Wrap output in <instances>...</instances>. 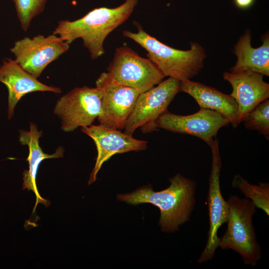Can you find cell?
Returning a JSON list of instances; mask_svg holds the SVG:
<instances>
[{"mask_svg": "<svg viewBox=\"0 0 269 269\" xmlns=\"http://www.w3.org/2000/svg\"><path fill=\"white\" fill-rule=\"evenodd\" d=\"M223 77L232 87L230 95L238 105L241 122L252 109L269 98V84L264 81L261 73L250 71L224 72Z\"/></svg>", "mask_w": 269, "mask_h": 269, "instance_id": "13", "label": "cell"}, {"mask_svg": "<svg viewBox=\"0 0 269 269\" xmlns=\"http://www.w3.org/2000/svg\"><path fill=\"white\" fill-rule=\"evenodd\" d=\"M137 31L128 30L123 32L129 38L143 48L146 56L164 77L183 81L197 75L204 67L207 55L204 47L197 42H190V48L182 50L171 47L148 34L141 25L134 21Z\"/></svg>", "mask_w": 269, "mask_h": 269, "instance_id": "3", "label": "cell"}, {"mask_svg": "<svg viewBox=\"0 0 269 269\" xmlns=\"http://www.w3.org/2000/svg\"><path fill=\"white\" fill-rule=\"evenodd\" d=\"M70 44L54 34L25 37L15 41L10 49L14 59L24 70L38 78L52 62L67 52Z\"/></svg>", "mask_w": 269, "mask_h": 269, "instance_id": "8", "label": "cell"}, {"mask_svg": "<svg viewBox=\"0 0 269 269\" xmlns=\"http://www.w3.org/2000/svg\"><path fill=\"white\" fill-rule=\"evenodd\" d=\"M21 27L26 31L32 19L44 9L47 0H12Z\"/></svg>", "mask_w": 269, "mask_h": 269, "instance_id": "20", "label": "cell"}, {"mask_svg": "<svg viewBox=\"0 0 269 269\" xmlns=\"http://www.w3.org/2000/svg\"><path fill=\"white\" fill-rule=\"evenodd\" d=\"M138 0H125L114 8H96L80 18L58 22L53 34L70 44L78 38L83 40L92 59L105 54L104 42L107 36L131 15Z\"/></svg>", "mask_w": 269, "mask_h": 269, "instance_id": "2", "label": "cell"}, {"mask_svg": "<svg viewBox=\"0 0 269 269\" xmlns=\"http://www.w3.org/2000/svg\"><path fill=\"white\" fill-rule=\"evenodd\" d=\"M0 82L5 85L8 92V119L13 116L17 103L26 94L37 91L61 92L58 87L48 86L39 81L11 58H5L0 67Z\"/></svg>", "mask_w": 269, "mask_h": 269, "instance_id": "14", "label": "cell"}, {"mask_svg": "<svg viewBox=\"0 0 269 269\" xmlns=\"http://www.w3.org/2000/svg\"><path fill=\"white\" fill-rule=\"evenodd\" d=\"M102 92L100 88L76 87L56 102L53 113L61 120V129L71 132L79 127L92 125L100 115Z\"/></svg>", "mask_w": 269, "mask_h": 269, "instance_id": "7", "label": "cell"}, {"mask_svg": "<svg viewBox=\"0 0 269 269\" xmlns=\"http://www.w3.org/2000/svg\"><path fill=\"white\" fill-rule=\"evenodd\" d=\"M227 202V228L220 238L219 247L234 250L245 264L255 266L262 256L252 223L257 207L251 200L236 195H231Z\"/></svg>", "mask_w": 269, "mask_h": 269, "instance_id": "4", "label": "cell"}, {"mask_svg": "<svg viewBox=\"0 0 269 269\" xmlns=\"http://www.w3.org/2000/svg\"><path fill=\"white\" fill-rule=\"evenodd\" d=\"M180 85L179 80L169 77L140 94L127 121L124 133L133 135L138 128L143 133L156 130V121L167 111L168 106L174 97L181 92Z\"/></svg>", "mask_w": 269, "mask_h": 269, "instance_id": "6", "label": "cell"}, {"mask_svg": "<svg viewBox=\"0 0 269 269\" xmlns=\"http://www.w3.org/2000/svg\"><path fill=\"white\" fill-rule=\"evenodd\" d=\"M81 131L94 140L97 150L96 163L91 173L88 184L95 181L102 165L113 155L133 151L144 150L147 146L146 141L135 138L133 135L122 133L119 130L100 124L81 127Z\"/></svg>", "mask_w": 269, "mask_h": 269, "instance_id": "11", "label": "cell"}, {"mask_svg": "<svg viewBox=\"0 0 269 269\" xmlns=\"http://www.w3.org/2000/svg\"><path fill=\"white\" fill-rule=\"evenodd\" d=\"M246 128L259 131L269 138V100L267 99L252 109L243 119Z\"/></svg>", "mask_w": 269, "mask_h": 269, "instance_id": "19", "label": "cell"}, {"mask_svg": "<svg viewBox=\"0 0 269 269\" xmlns=\"http://www.w3.org/2000/svg\"><path fill=\"white\" fill-rule=\"evenodd\" d=\"M96 87L102 92L100 124L112 129L125 128L140 94L135 89L97 79Z\"/></svg>", "mask_w": 269, "mask_h": 269, "instance_id": "12", "label": "cell"}, {"mask_svg": "<svg viewBox=\"0 0 269 269\" xmlns=\"http://www.w3.org/2000/svg\"><path fill=\"white\" fill-rule=\"evenodd\" d=\"M209 146L212 153V167L209 179L207 196L209 229L206 246L197 260L199 264L211 260L214 257L220 240V238L218 236V230L223 224L227 222L229 212L227 201L224 200L220 189L221 161L219 143L216 138Z\"/></svg>", "mask_w": 269, "mask_h": 269, "instance_id": "9", "label": "cell"}, {"mask_svg": "<svg viewBox=\"0 0 269 269\" xmlns=\"http://www.w3.org/2000/svg\"><path fill=\"white\" fill-rule=\"evenodd\" d=\"M229 123V120L219 113L201 108L197 112L186 116L166 111L155 122L157 129L193 135L209 145L216 138L219 130Z\"/></svg>", "mask_w": 269, "mask_h": 269, "instance_id": "10", "label": "cell"}, {"mask_svg": "<svg viewBox=\"0 0 269 269\" xmlns=\"http://www.w3.org/2000/svg\"><path fill=\"white\" fill-rule=\"evenodd\" d=\"M263 43L258 48L251 45V34L247 30L239 38L233 52L237 57L231 72L250 71L269 76V36L266 34L262 38Z\"/></svg>", "mask_w": 269, "mask_h": 269, "instance_id": "17", "label": "cell"}, {"mask_svg": "<svg viewBox=\"0 0 269 269\" xmlns=\"http://www.w3.org/2000/svg\"><path fill=\"white\" fill-rule=\"evenodd\" d=\"M164 77L150 59L125 45L116 49L107 72L102 73L98 79L131 87L141 94L158 84Z\"/></svg>", "mask_w": 269, "mask_h": 269, "instance_id": "5", "label": "cell"}, {"mask_svg": "<svg viewBox=\"0 0 269 269\" xmlns=\"http://www.w3.org/2000/svg\"><path fill=\"white\" fill-rule=\"evenodd\" d=\"M232 185L238 188L251 200L257 208L269 215V184L260 182L258 185L250 184L240 174L234 175Z\"/></svg>", "mask_w": 269, "mask_h": 269, "instance_id": "18", "label": "cell"}, {"mask_svg": "<svg viewBox=\"0 0 269 269\" xmlns=\"http://www.w3.org/2000/svg\"><path fill=\"white\" fill-rule=\"evenodd\" d=\"M255 0H234L235 4L240 8H247L250 7Z\"/></svg>", "mask_w": 269, "mask_h": 269, "instance_id": "21", "label": "cell"}, {"mask_svg": "<svg viewBox=\"0 0 269 269\" xmlns=\"http://www.w3.org/2000/svg\"><path fill=\"white\" fill-rule=\"evenodd\" d=\"M166 189L154 191L150 186L134 191L118 194L117 199L131 205L150 203L160 212L159 225L165 232H173L187 222L195 205L196 182L180 173L169 179Z\"/></svg>", "mask_w": 269, "mask_h": 269, "instance_id": "1", "label": "cell"}, {"mask_svg": "<svg viewBox=\"0 0 269 269\" xmlns=\"http://www.w3.org/2000/svg\"><path fill=\"white\" fill-rule=\"evenodd\" d=\"M180 82L181 91L192 97L200 108L219 113L229 120L234 128L241 123L238 105L230 94H224L213 87L190 79Z\"/></svg>", "mask_w": 269, "mask_h": 269, "instance_id": "16", "label": "cell"}, {"mask_svg": "<svg viewBox=\"0 0 269 269\" xmlns=\"http://www.w3.org/2000/svg\"><path fill=\"white\" fill-rule=\"evenodd\" d=\"M42 131H39L37 126L33 123L30 124L29 131H19V140L20 143L27 145L29 149L28 156L26 159L28 163L29 169L23 172L22 189L31 190L35 195L36 203L33 213L35 212L39 203L47 207L50 204L49 201L40 196L37 187L36 179L40 164L46 159L62 157L64 151L62 147H59L54 153L49 154L44 153L39 142V138L42 136Z\"/></svg>", "mask_w": 269, "mask_h": 269, "instance_id": "15", "label": "cell"}]
</instances>
